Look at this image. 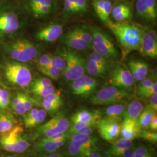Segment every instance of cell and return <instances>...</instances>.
<instances>
[{"label": "cell", "mask_w": 157, "mask_h": 157, "mask_svg": "<svg viewBox=\"0 0 157 157\" xmlns=\"http://www.w3.org/2000/svg\"><path fill=\"white\" fill-rule=\"evenodd\" d=\"M63 43L67 47L78 51L86 50L90 46L84 40L76 36L72 31L65 34Z\"/></svg>", "instance_id": "cell-21"}, {"label": "cell", "mask_w": 157, "mask_h": 157, "mask_svg": "<svg viewBox=\"0 0 157 157\" xmlns=\"http://www.w3.org/2000/svg\"><path fill=\"white\" fill-rule=\"evenodd\" d=\"M93 133V127H91L89 126H86L82 129H80L75 134H82V135H87L90 136Z\"/></svg>", "instance_id": "cell-55"}, {"label": "cell", "mask_w": 157, "mask_h": 157, "mask_svg": "<svg viewBox=\"0 0 157 157\" xmlns=\"http://www.w3.org/2000/svg\"><path fill=\"white\" fill-rule=\"evenodd\" d=\"M140 137L141 138L144 139L145 140L152 143L153 144H156L157 142V132H151L147 130H141Z\"/></svg>", "instance_id": "cell-38"}, {"label": "cell", "mask_w": 157, "mask_h": 157, "mask_svg": "<svg viewBox=\"0 0 157 157\" xmlns=\"http://www.w3.org/2000/svg\"><path fill=\"white\" fill-rule=\"evenodd\" d=\"M36 47L27 40H19L12 45V58L21 62H26L37 56Z\"/></svg>", "instance_id": "cell-8"}, {"label": "cell", "mask_w": 157, "mask_h": 157, "mask_svg": "<svg viewBox=\"0 0 157 157\" xmlns=\"http://www.w3.org/2000/svg\"><path fill=\"white\" fill-rule=\"evenodd\" d=\"M77 8L78 13L87 11L88 4L87 0H70Z\"/></svg>", "instance_id": "cell-46"}, {"label": "cell", "mask_w": 157, "mask_h": 157, "mask_svg": "<svg viewBox=\"0 0 157 157\" xmlns=\"http://www.w3.org/2000/svg\"><path fill=\"white\" fill-rule=\"evenodd\" d=\"M63 33V27L59 24H51L41 29L36 33L38 40L45 42H54L58 39Z\"/></svg>", "instance_id": "cell-15"}, {"label": "cell", "mask_w": 157, "mask_h": 157, "mask_svg": "<svg viewBox=\"0 0 157 157\" xmlns=\"http://www.w3.org/2000/svg\"><path fill=\"white\" fill-rule=\"evenodd\" d=\"M29 4L30 9L32 11L40 6H52V0H29Z\"/></svg>", "instance_id": "cell-45"}, {"label": "cell", "mask_w": 157, "mask_h": 157, "mask_svg": "<svg viewBox=\"0 0 157 157\" xmlns=\"http://www.w3.org/2000/svg\"><path fill=\"white\" fill-rule=\"evenodd\" d=\"M93 41L91 46L95 52L107 58L118 59L119 53L112 40L100 29H91Z\"/></svg>", "instance_id": "cell-3"}, {"label": "cell", "mask_w": 157, "mask_h": 157, "mask_svg": "<svg viewBox=\"0 0 157 157\" xmlns=\"http://www.w3.org/2000/svg\"><path fill=\"white\" fill-rule=\"evenodd\" d=\"M19 94L23 106L25 108L26 111L28 112L33 107V103L32 100L30 99L28 96L23 93H19Z\"/></svg>", "instance_id": "cell-47"}, {"label": "cell", "mask_w": 157, "mask_h": 157, "mask_svg": "<svg viewBox=\"0 0 157 157\" xmlns=\"http://www.w3.org/2000/svg\"><path fill=\"white\" fill-rule=\"evenodd\" d=\"M62 105L63 104L49 101L45 98L43 99L42 102V106L44 109L51 115H55Z\"/></svg>", "instance_id": "cell-29"}, {"label": "cell", "mask_w": 157, "mask_h": 157, "mask_svg": "<svg viewBox=\"0 0 157 157\" xmlns=\"http://www.w3.org/2000/svg\"><path fill=\"white\" fill-rule=\"evenodd\" d=\"M139 49L145 56L153 59L157 58V37L155 31L153 30L143 31Z\"/></svg>", "instance_id": "cell-13"}, {"label": "cell", "mask_w": 157, "mask_h": 157, "mask_svg": "<svg viewBox=\"0 0 157 157\" xmlns=\"http://www.w3.org/2000/svg\"><path fill=\"white\" fill-rule=\"evenodd\" d=\"M140 84H139L137 89V95L139 97L143 93L145 90L150 88L154 82H155L152 78H145L140 81Z\"/></svg>", "instance_id": "cell-37"}, {"label": "cell", "mask_w": 157, "mask_h": 157, "mask_svg": "<svg viewBox=\"0 0 157 157\" xmlns=\"http://www.w3.org/2000/svg\"><path fill=\"white\" fill-rule=\"evenodd\" d=\"M130 10H131L130 8L126 4H120L112 8L111 15L112 16L113 18H114L115 17H117L118 15H121V13L128 11Z\"/></svg>", "instance_id": "cell-43"}, {"label": "cell", "mask_w": 157, "mask_h": 157, "mask_svg": "<svg viewBox=\"0 0 157 157\" xmlns=\"http://www.w3.org/2000/svg\"><path fill=\"white\" fill-rule=\"evenodd\" d=\"M19 22L17 16L12 13H6L0 16V32L11 34L17 32Z\"/></svg>", "instance_id": "cell-18"}, {"label": "cell", "mask_w": 157, "mask_h": 157, "mask_svg": "<svg viewBox=\"0 0 157 157\" xmlns=\"http://www.w3.org/2000/svg\"><path fill=\"white\" fill-rule=\"evenodd\" d=\"M126 108L125 105L121 102L111 104L104 110L105 117L120 122L124 120Z\"/></svg>", "instance_id": "cell-23"}, {"label": "cell", "mask_w": 157, "mask_h": 157, "mask_svg": "<svg viewBox=\"0 0 157 157\" xmlns=\"http://www.w3.org/2000/svg\"><path fill=\"white\" fill-rule=\"evenodd\" d=\"M155 113H157V112L149 106H147L143 110L137 119V122L141 130H146L149 128L152 118Z\"/></svg>", "instance_id": "cell-26"}, {"label": "cell", "mask_w": 157, "mask_h": 157, "mask_svg": "<svg viewBox=\"0 0 157 157\" xmlns=\"http://www.w3.org/2000/svg\"><path fill=\"white\" fill-rule=\"evenodd\" d=\"M107 25L126 53L139 50L143 31L138 26L124 22L110 21Z\"/></svg>", "instance_id": "cell-1"}, {"label": "cell", "mask_w": 157, "mask_h": 157, "mask_svg": "<svg viewBox=\"0 0 157 157\" xmlns=\"http://www.w3.org/2000/svg\"><path fill=\"white\" fill-rule=\"evenodd\" d=\"M134 157H154V155L149 148L141 144L135 148Z\"/></svg>", "instance_id": "cell-35"}, {"label": "cell", "mask_w": 157, "mask_h": 157, "mask_svg": "<svg viewBox=\"0 0 157 157\" xmlns=\"http://www.w3.org/2000/svg\"><path fill=\"white\" fill-rule=\"evenodd\" d=\"M16 121L12 115L6 111L0 112V136L6 135L16 126Z\"/></svg>", "instance_id": "cell-24"}, {"label": "cell", "mask_w": 157, "mask_h": 157, "mask_svg": "<svg viewBox=\"0 0 157 157\" xmlns=\"http://www.w3.org/2000/svg\"><path fill=\"white\" fill-rule=\"evenodd\" d=\"M40 157H65L62 153L59 152L55 151L49 153H45L41 155Z\"/></svg>", "instance_id": "cell-59"}, {"label": "cell", "mask_w": 157, "mask_h": 157, "mask_svg": "<svg viewBox=\"0 0 157 157\" xmlns=\"http://www.w3.org/2000/svg\"><path fill=\"white\" fill-rule=\"evenodd\" d=\"M2 89H2V88H1V87H0V95H1V93H2Z\"/></svg>", "instance_id": "cell-60"}, {"label": "cell", "mask_w": 157, "mask_h": 157, "mask_svg": "<svg viewBox=\"0 0 157 157\" xmlns=\"http://www.w3.org/2000/svg\"><path fill=\"white\" fill-rule=\"evenodd\" d=\"M149 128L153 132H156L157 130V113H155L153 117L152 118L149 124Z\"/></svg>", "instance_id": "cell-58"}, {"label": "cell", "mask_w": 157, "mask_h": 157, "mask_svg": "<svg viewBox=\"0 0 157 157\" xmlns=\"http://www.w3.org/2000/svg\"><path fill=\"white\" fill-rule=\"evenodd\" d=\"M52 6H40L39 7L35 8L32 11L33 12L34 15L36 17H44L45 15H48L52 9Z\"/></svg>", "instance_id": "cell-42"}, {"label": "cell", "mask_w": 157, "mask_h": 157, "mask_svg": "<svg viewBox=\"0 0 157 157\" xmlns=\"http://www.w3.org/2000/svg\"><path fill=\"white\" fill-rule=\"evenodd\" d=\"M105 0H94L93 2V7L95 13L98 17L100 16L104 6Z\"/></svg>", "instance_id": "cell-51"}, {"label": "cell", "mask_w": 157, "mask_h": 157, "mask_svg": "<svg viewBox=\"0 0 157 157\" xmlns=\"http://www.w3.org/2000/svg\"><path fill=\"white\" fill-rule=\"evenodd\" d=\"M72 124H72V126L68 130L69 134L71 135L75 134L77 132H78V130H80V129H82L85 126H87V124L82 122H74L72 123Z\"/></svg>", "instance_id": "cell-53"}, {"label": "cell", "mask_w": 157, "mask_h": 157, "mask_svg": "<svg viewBox=\"0 0 157 157\" xmlns=\"http://www.w3.org/2000/svg\"><path fill=\"white\" fill-rule=\"evenodd\" d=\"M98 86V80L84 75L72 82L71 90L75 95L86 97L94 93Z\"/></svg>", "instance_id": "cell-10"}, {"label": "cell", "mask_w": 157, "mask_h": 157, "mask_svg": "<svg viewBox=\"0 0 157 157\" xmlns=\"http://www.w3.org/2000/svg\"><path fill=\"white\" fill-rule=\"evenodd\" d=\"M48 67H56L63 73L67 67V63L62 56H51L50 65Z\"/></svg>", "instance_id": "cell-34"}, {"label": "cell", "mask_w": 157, "mask_h": 157, "mask_svg": "<svg viewBox=\"0 0 157 157\" xmlns=\"http://www.w3.org/2000/svg\"><path fill=\"white\" fill-rule=\"evenodd\" d=\"M24 134L22 126L17 125L9 133L0 137V144L8 152L21 154L26 151L30 146L28 139Z\"/></svg>", "instance_id": "cell-2"}, {"label": "cell", "mask_w": 157, "mask_h": 157, "mask_svg": "<svg viewBox=\"0 0 157 157\" xmlns=\"http://www.w3.org/2000/svg\"><path fill=\"white\" fill-rule=\"evenodd\" d=\"M65 143L66 140L53 141L44 138L36 144L35 148L37 151L44 154L52 152L58 151Z\"/></svg>", "instance_id": "cell-22"}, {"label": "cell", "mask_w": 157, "mask_h": 157, "mask_svg": "<svg viewBox=\"0 0 157 157\" xmlns=\"http://www.w3.org/2000/svg\"><path fill=\"white\" fill-rule=\"evenodd\" d=\"M108 68L89 59L86 63V70L91 76H99L105 73Z\"/></svg>", "instance_id": "cell-28"}, {"label": "cell", "mask_w": 157, "mask_h": 157, "mask_svg": "<svg viewBox=\"0 0 157 157\" xmlns=\"http://www.w3.org/2000/svg\"><path fill=\"white\" fill-rule=\"evenodd\" d=\"M133 147V140L122 138L112 143V146L105 152V155L106 157H117L124 150Z\"/></svg>", "instance_id": "cell-20"}, {"label": "cell", "mask_w": 157, "mask_h": 157, "mask_svg": "<svg viewBox=\"0 0 157 157\" xmlns=\"http://www.w3.org/2000/svg\"><path fill=\"white\" fill-rule=\"evenodd\" d=\"M132 17V11L131 10L128 11L124 12L117 17H115L113 19L118 22H123L127 20H129Z\"/></svg>", "instance_id": "cell-52"}, {"label": "cell", "mask_w": 157, "mask_h": 157, "mask_svg": "<svg viewBox=\"0 0 157 157\" xmlns=\"http://www.w3.org/2000/svg\"><path fill=\"white\" fill-rule=\"evenodd\" d=\"M12 107L13 109L14 110V111L18 115H25L26 112L25 108L23 106L22 102H21L19 93L13 98V100L12 101Z\"/></svg>", "instance_id": "cell-36"}, {"label": "cell", "mask_w": 157, "mask_h": 157, "mask_svg": "<svg viewBox=\"0 0 157 157\" xmlns=\"http://www.w3.org/2000/svg\"><path fill=\"white\" fill-rule=\"evenodd\" d=\"M136 14L139 18L147 22H155L157 17L156 0H137Z\"/></svg>", "instance_id": "cell-12"}, {"label": "cell", "mask_w": 157, "mask_h": 157, "mask_svg": "<svg viewBox=\"0 0 157 157\" xmlns=\"http://www.w3.org/2000/svg\"><path fill=\"white\" fill-rule=\"evenodd\" d=\"M102 118V113L98 111H90L86 109H80L74 113L72 117V122H82L94 128L97 126Z\"/></svg>", "instance_id": "cell-14"}, {"label": "cell", "mask_w": 157, "mask_h": 157, "mask_svg": "<svg viewBox=\"0 0 157 157\" xmlns=\"http://www.w3.org/2000/svg\"><path fill=\"white\" fill-rule=\"evenodd\" d=\"M10 104V94L6 89H2L0 95V109H5Z\"/></svg>", "instance_id": "cell-44"}, {"label": "cell", "mask_w": 157, "mask_h": 157, "mask_svg": "<svg viewBox=\"0 0 157 157\" xmlns=\"http://www.w3.org/2000/svg\"><path fill=\"white\" fill-rule=\"evenodd\" d=\"M31 91L35 95L45 98L55 91V87L52 84H51L48 86L31 89Z\"/></svg>", "instance_id": "cell-33"}, {"label": "cell", "mask_w": 157, "mask_h": 157, "mask_svg": "<svg viewBox=\"0 0 157 157\" xmlns=\"http://www.w3.org/2000/svg\"><path fill=\"white\" fill-rule=\"evenodd\" d=\"M141 130L137 120L124 119L121 125L120 135L122 138L133 140L140 137Z\"/></svg>", "instance_id": "cell-16"}, {"label": "cell", "mask_w": 157, "mask_h": 157, "mask_svg": "<svg viewBox=\"0 0 157 157\" xmlns=\"http://www.w3.org/2000/svg\"><path fill=\"white\" fill-rule=\"evenodd\" d=\"M70 122L62 113L56 114L45 124L37 129L36 135L37 137L50 138L59 133L67 132L70 127Z\"/></svg>", "instance_id": "cell-6"}, {"label": "cell", "mask_w": 157, "mask_h": 157, "mask_svg": "<svg viewBox=\"0 0 157 157\" xmlns=\"http://www.w3.org/2000/svg\"><path fill=\"white\" fill-rule=\"evenodd\" d=\"M52 84L51 79L48 78H36L32 83L31 89L48 86Z\"/></svg>", "instance_id": "cell-39"}, {"label": "cell", "mask_w": 157, "mask_h": 157, "mask_svg": "<svg viewBox=\"0 0 157 157\" xmlns=\"http://www.w3.org/2000/svg\"><path fill=\"white\" fill-rule=\"evenodd\" d=\"M150 108L157 112V94H154L149 97L148 105Z\"/></svg>", "instance_id": "cell-54"}, {"label": "cell", "mask_w": 157, "mask_h": 157, "mask_svg": "<svg viewBox=\"0 0 157 157\" xmlns=\"http://www.w3.org/2000/svg\"><path fill=\"white\" fill-rule=\"evenodd\" d=\"M63 11L67 17L78 13L77 8L70 0H64Z\"/></svg>", "instance_id": "cell-40"}, {"label": "cell", "mask_w": 157, "mask_h": 157, "mask_svg": "<svg viewBox=\"0 0 157 157\" xmlns=\"http://www.w3.org/2000/svg\"><path fill=\"white\" fill-rule=\"evenodd\" d=\"M109 82L112 86L129 91L135 84V80L129 70L117 65L111 72Z\"/></svg>", "instance_id": "cell-9"}, {"label": "cell", "mask_w": 157, "mask_h": 157, "mask_svg": "<svg viewBox=\"0 0 157 157\" xmlns=\"http://www.w3.org/2000/svg\"><path fill=\"white\" fill-rule=\"evenodd\" d=\"M143 109L144 106L141 102L133 100L130 102L126 108L124 119L137 120Z\"/></svg>", "instance_id": "cell-25"}, {"label": "cell", "mask_w": 157, "mask_h": 157, "mask_svg": "<svg viewBox=\"0 0 157 157\" xmlns=\"http://www.w3.org/2000/svg\"><path fill=\"white\" fill-rule=\"evenodd\" d=\"M89 59L94 61V62H97V63L101 65L109 67V62L108 61V58L95 52L94 51L90 54Z\"/></svg>", "instance_id": "cell-41"}, {"label": "cell", "mask_w": 157, "mask_h": 157, "mask_svg": "<svg viewBox=\"0 0 157 157\" xmlns=\"http://www.w3.org/2000/svg\"><path fill=\"white\" fill-rule=\"evenodd\" d=\"M135 148L133 147L129 149L124 150L121 154L118 155L117 157H134Z\"/></svg>", "instance_id": "cell-56"}, {"label": "cell", "mask_w": 157, "mask_h": 157, "mask_svg": "<svg viewBox=\"0 0 157 157\" xmlns=\"http://www.w3.org/2000/svg\"><path fill=\"white\" fill-rule=\"evenodd\" d=\"M71 31L79 38L86 41L89 45H91L93 41L91 34L86 30L84 27H77Z\"/></svg>", "instance_id": "cell-30"}, {"label": "cell", "mask_w": 157, "mask_h": 157, "mask_svg": "<svg viewBox=\"0 0 157 157\" xmlns=\"http://www.w3.org/2000/svg\"><path fill=\"white\" fill-rule=\"evenodd\" d=\"M112 8L113 6L112 1L111 0H105L104 8L101 12V14L98 17L102 22L106 23L107 24L110 22L109 17L111 14Z\"/></svg>", "instance_id": "cell-31"}, {"label": "cell", "mask_w": 157, "mask_h": 157, "mask_svg": "<svg viewBox=\"0 0 157 157\" xmlns=\"http://www.w3.org/2000/svg\"><path fill=\"white\" fill-rule=\"evenodd\" d=\"M78 157H104L102 156L100 153L94 151H88L84 152Z\"/></svg>", "instance_id": "cell-57"}, {"label": "cell", "mask_w": 157, "mask_h": 157, "mask_svg": "<svg viewBox=\"0 0 157 157\" xmlns=\"http://www.w3.org/2000/svg\"><path fill=\"white\" fill-rule=\"evenodd\" d=\"M6 76L12 83L26 87L32 83V73L28 67L19 63H9L6 67Z\"/></svg>", "instance_id": "cell-7"}, {"label": "cell", "mask_w": 157, "mask_h": 157, "mask_svg": "<svg viewBox=\"0 0 157 157\" xmlns=\"http://www.w3.org/2000/svg\"><path fill=\"white\" fill-rule=\"evenodd\" d=\"M94 151L91 150L89 147L76 141H70L67 146V154L71 157H78L84 152Z\"/></svg>", "instance_id": "cell-27"}, {"label": "cell", "mask_w": 157, "mask_h": 157, "mask_svg": "<svg viewBox=\"0 0 157 157\" xmlns=\"http://www.w3.org/2000/svg\"><path fill=\"white\" fill-rule=\"evenodd\" d=\"M71 135L69 134V132L67 131L63 133H59L58 135H54L52 137H51L50 138H45L47 139L48 140L53 141H61V140H66L69 138Z\"/></svg>", "instance_id": "cell-50"}, {"label": "cell", "mask_w": 157, "mask_h": 157, "mask_svg": "<svg viewBox=\"0 0 157 157\" xmlns=\"http://www.w3.org/2000/svg\"><path fill=\"white\" fill-rule=\"evenodd\" d=\"M12 157V156H8V157Z\"/></svg>", "instance_id": "cell-61"}, {"label": "cell", "mask_w": 157, "mask_h": 157, "mask_svg": "<svg viewBox=\"0 0 157 157\" xmlns=\"http://www.w3.org/2000/svg\"><path fill=\"white\" fill-rule=\"evenodd\" d=\"M41 72L43 73L48 78L53 79V80H58L60 78L62 72L57 69L56 67H45L39 68Z\"/></svg>", "instance_id": "cell-32"}, {"label": "cell", "mask_w": 157, "mask_h": 157, "mask_svg": "<svg viewBox=\"0 0 157 157\" xmlns=\"http://www.w3.org/2000/svg\"><path fill=\"white\" fill-rule=\"evenodd\" d=\"M46 117L47 112L44 109L32 108L24 117V124L27 128H33L44 121Z\"/></svg>", "instance_id": "cell-19"}, {"label": "cell", "mask_w": 157, "mask_h": 157, "mask_svg": "<svg viewBox=\"0 0 157 157\" xmlns=\"http://www.w3.org/2000/svg\"><path fill=\"white\" fill-rule=\"evenodd\" d=\"M101 137L109 143H113L120 135L121 124L109 118H101L97 126Z\"/></svg>", "instance_id": "cell-11"}, {"label": "cell", "mask_w": 157, "mask_h": 157, "mask_svg": "<svg viewBox=\"0 0 157 157\" xmlns=\"http://www.w3.org/2000/svg\"><path fill=\"white\" fill-rule=\"evenodd\" d=\"M62 55L67 63V67L63 72L67 80L73 82L84 75L86 71V63L83 58L66 48L64 49Z\"/></svg>", "instance_id": "cell-4"}, {"label": "cell", "mask_w": 157, "mask_h": 157, "mask_svg": "<svg viewBox=\"0 0 157 157\" xmlns=\"http://www.w3.org/2000/svg\"><path fill=\"white\" fill-rule=\"evenodd\" d=\"M157 93V82H154L151 86L148 89L145 90L143 93H141L139 97L140 98H149L151 95L155 94Z\"/></svg>", "instance_id": "cell-48"}, {"label": "cell", "mask_w": 157, "mask_h": 157, "mask_svg": "<svg viewBox=\"0 0 157 157\" xmlns=\"http://www.w3.org/2000/svg\"><path fill=\"white\" fill-rule=\"evenodd\" d=\"M130 96L128 90L108 86L99 90L90 98L93 105H111L121 102Z\"/></svg>", "instance_id": "cell-5"}, {"label": "cell", "mask_w": 157, "mask_h": 157, "mask_svg": "<svg viewBox=\"0 0 157 157\" xmlns=\"http://www.w3.org/2000/svg\"><path fill=\"white\" fill-rule=\"evenodd\" d=\"M129 72L136 81L140 82L146 78L148 73V65L140 59H131L128 62Z\"/></svg>", "instance_id": "cell-17"}, {"label": "cell", "mask_w": 157, "mask_h": 157, "mask_svg": "<svg viewBox=\"0 0 157 157\" xmlns=\"http://www.w3.org/2000/svg\"><path fill=\"white\" fill-rule=\"evenodd\" d=\"M51 56L49 54H44L40 57L38 60L39 68L47 67L50 65Z\"/></svg>", "instance_id": "cell-49"}]
</instances>
